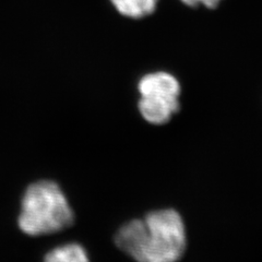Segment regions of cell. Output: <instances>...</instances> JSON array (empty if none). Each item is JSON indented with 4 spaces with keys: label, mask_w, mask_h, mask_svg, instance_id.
Instances as JSON below:
<instances>
[{
    "label": "cell",
    "mask_w": 262,
    "mask_h": 262,
    "mask_svg": "<svg viewBox=\"0 0 262 262\" xmlns=\"http://www.w3.org/2000/svg\"><path fill=\"white\" fill-rule=\"evenodd\" d=\"M115 243L137 262H176L186 248L185 225L175 210L154 211L122 225Z\"/></svg>",
    "instance_id": "1"
},
{
    "label": "cell",
    "mask_w": 262,
    "mask_h": 262,
    "mask_svg": "<svg viewBox=\"0 0 262 262\" xmlns=\"http://www.w3.org/2000/svg\"><path fill=\"white\" fill-rule=\"evenodd\" d=\"M75 215L56 183L39 180L30 185L22 198L19 227L30 236L60 232L72 225Z\"/></svg>",
    "instance_id": "2"
},
{
    "label": "cell",
    "mask_w": 262,
    "mask_h": 262,
    "mask_svg": "<svg viewBox=\"0 0 262 262\" xmlns=\"http://www.w3.org/2000/svg\"><path fill=\"white\" fill-rule=\"evenodd\" d=\"M138 89L141 96H158L178 100L180 95L178 80L173 75L164 71L144 76L139 82Z\"/></svg>",
    "instance_id": "3"
},
{
    "label": "cell",
    "mask_w": 262,
    "mask_h": 262,
    "mask_svg": "<svg viewBox=\"0 0 262 262\" xmlns=\"http://www.w3.org/2000/svg\"><path fill=\"white\" fill-rule=\"evenodd\" d=\"M179 101L157 96H141L139 111L142 117L150 124L163 125L179 110Z\"/></svg>",
    "instance_id": "4"
},
{
    "label": "cell",
    "mask_w": 262,
    "mask_h": 262,
    "mask_svg": "<svg viewBox=\"0 0 262 262\" xmlns=\"http://www.w3.org/2000/svg\"><path fill=\"white\" fill-rule=\"evenodd\" d=\"M116 10L125 16L140 19L151 14L159 0H111Z\"/></svg>",
    "instance_id": "5"
},
{
    "label": "cell",
    "mask_w": 262,
    "mask_h": 262,
    "mask_svg": "<svg viewBox=\"0 0 262 262\" xmlns=\"http://www.w3.org/2000/svg\"><path fill=\"white\" fill-rule=\"evenodd\" d=\"M44 262H90L85 249L79 244H67L49 251Z\"/></svg>",
    "instance_id": "6"
},
{
    "label": "cell",
    "mask_w": 262,
    "mask_h": 262,
    "mask_svg": "<svg viewBox=\"0 0 262 262\" xmlns=\"http://www.w3.org/2000/svg\"><path fill=\"white\" fill-rule=\"evenodd\" d=\"M182 2L190 7H196L198 5H203L207 8H215L222 0H182Z\"/></svg>",
    "instance_id": "7"
}]
</instances>
